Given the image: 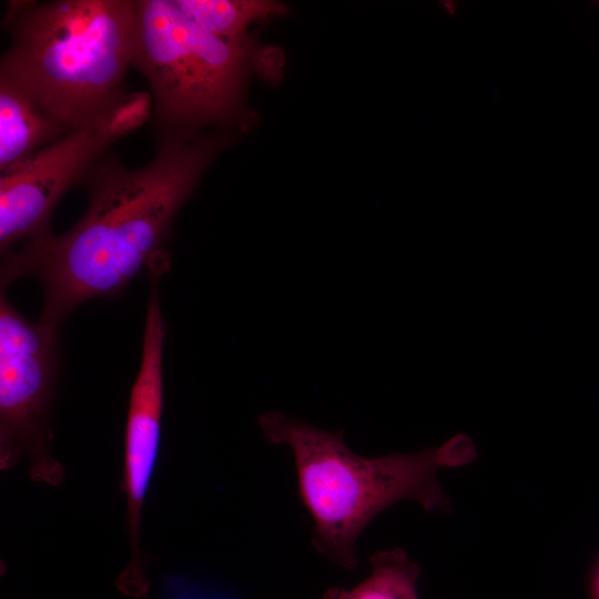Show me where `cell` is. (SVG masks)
Returning <instances> with one entry per match:
<instances>
[{
  "label": "cell",
  "instance_id": "cell-2",
  "mask_svg": "<svg viewBox=\"0 0 599 599\" xmlns=\"http://www.w3.org/2000/svg\"><path fill=\"white\" fill-rule=\"evenodd\" d=\"M258 426L270 443L292 449L300 494L314 520L313 545L345 569L357 566L355 544L365 527L395 502L414 499L427 511L450 512L438 468L468 464L477 455L464 434L436 448L363 457L347 448L342 432L280 410L261 415Z\"/></svg>",
  "mask_w": 599,
  "mask_h": 599
},
{
  "label": "cell",
  "instance_id": "cell-4",
  "mask_svg": "<svg viewBox=\"0 0 599 599\" xmlns=\"http://www.w3.org/2000/svg\"><path fill=\"white\" fill-rule=\"evenodd\" d=\"M257 51L248 33L214 34L176 0H135L132 67L150 84L160 138L245 125L246 87Z\"/></svg>",
  "mask_w": 599,
  "mask_h": 599
},
{
  "label": "cell",
  "instance_id": "cell-10",
  "mask_svg": "<svg viewBox=\"0 0 599 599\" xmlns=\"http://www.w3.org/2000/svg\"><path fill=\"white\" fill-rule=\"evenodd\" d=\"M184 13L203 29L226 38L247 33V27L286 12L271 0H176Z\"/></svg>",
  "mask_w": 599,
  "mask_h": 599
},
{
  "label": "cell",
  "instance_id": "cell-12",
  "mask_svg": "<svg viewBox=\"0 0 599 599\" xmlns=\"http://www.w3.org/2000/svg\"><path fill=\"white\" fill-rule=\"evenodd\" d=\"M592 589H593L592 592H593L595 599H599V564L595 571Z\"/></svg>",
  "mask_w": 599,
  "mask_h": 599
},
{
  "label": "cell",
  "instance_id": "cell-5",
  "mask_svg": "<svg viewBox=\"0 0 599 599\" xmlns=\"http://www.w3.org/2000/svg\"><path fill=\"white\" fill-rule=\"evenodd\" d=\"M59 325L29 322L0 295V470L30 461L32 481L59 486L64 467L51 455L52 402L60 366Z\"/></svg>",
  "mask_w": 599,
  "mask_h": 599
},
{
  "label": "cell",
  "instance_id": "cell-7",
  "mask_svg": "<svg viewBox=\"0 0 599 599\" xmlns=\"http://www.w3.org/2000/svg\"><path fill=\"white\" fill-rule=\"evenodd\" d=\"M165 324L158 280L152 281L146 303L142 357L132 385L124 435V467L121 490L126 497L130 561L120 576L121 588L130 593L145 590L140 548L141 515L156 465L164 404L163 351Z\"/></svg>",
  "mask_w": 599,
  "mask_h": 599
},
{
  "label": "cell",
  "instance_id": "cell-1",
  "mask_svg": "<svg viewBox=\"0 0 599 599\" xmlns=\"http://www.w3.org/2000/svg\"><path fill=\"white\" fill-rule=\"evenodd\" d=\"M227 131L160 138L150 162L132 169L104 154L90 170L89 202L65 233L22 244L2 256L1 288L37 277L44 300L39 321L61 326L81 303L123 291L141 273L165 271L174 220L215 158Z\"/></svg>",
  "mask_w": 599,
  "mask_h": 599
},
{
  "label": "cell",
  "instance_id": "cell-9",
  "mask_svg": "<svg viewBox=\"0 0 599 599\" xmlns=\"http://www.w3.org/2000/svg\"><path fill=\"white\" fill-rule=\"evenodd\" d=\"M370 573L352 590L332 588L323 599H418L419 566L400 548L374 554Z\"/></svg>",
  "mask_w": 599,
  "mask_h": 599
},
{
  "label": "cell",
  "instance_id": "cell-3",
  "mask_svg": "<svg viewBox=\"0 0 599 599\" xmlns=\"http://www.w3.org/2000/svg\"><path fill=\"white\" fill-rule=\"evenodd\" d=\"M0 74L68 132L93 124L132 67L135 0L11 1Z\"/></svg>",
  "mask_w": 599,
  "mask_h": 599
},
{
  "label": "cell",
  "instance_id": "cell-6",
  "mask_svg": "<svg viewBox=\"0 0 599 599\" xmlns=\"http://www.w3.org/2000/svg\"><path fill=\"white\" fill-rule=\"evenodd\" d=\"M111 143L92 124L73 131L8 166L0 174V252L51 234L55 205L84 182Z\"/></svg>",
  "mask_w": 599,
  "mask_h": 599
},
{
  "label": "cell",
  "instance_id": "cell-8",
  "mask_svg": "<svg viewBox=\"0 0 599 599\" xmlns=\"http://www.w3.org/2000/svg\"><path fill=\"white\" fill-rule=\"evenodd\" d=\"M68 133L20 84L0 74V170Z\"/></svg>",
  "mask_w": 599,
  "mask_h": 599
},
{
  "label": "cell",
  "instance_id": "cell-11",
  "mask_svg": "<svg viewBox=\"0 0 599 599\" xmlns=\"http://www.w3.org/2000/svg\"><path fill=\"white\" fill-rule=\"evenodd\" d=\"M153 114V98L148 91H120L93 122L111 144L141 128Z\"/></svg>",
  "mask_w": 599,
  "mask_h": 599
}]
</instances>
